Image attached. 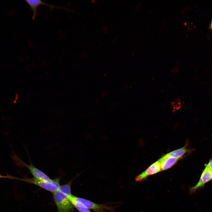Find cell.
I'll return each mask as SVG.
<instances>
[{"mask_svg":"<svg viewBox=\"0 0 212 212\" xmlns=\"http://www.w3.org/2000/svg\"><path fill=\"white\" fill-rule=\"evenodd\" d=\"M73 179L60 186L57 190L53 193L58 212H73L74 211V207L69 198L72 194L71 186Z\"/></svg>","mask_w":212,"mask_h":212,"instance_id":"1","label":"cell"},{"mask_svg":"<svg viewBox=\"0 0 212 212\" xmlns=\"http://www.w3.org/2000/svg\"><path fill=\"white\" fill-rule=\"evenodd\" d=\"M61 177L46 180L34 178H19V180L32 184L38 186L52 193L57 190L60 187V181Z\"/></svg>","mask_w":212,"mask_h":212,"instance_id":"2","label":"cell"},{"mask_svg":"<svg viewBox=\"0 0 212 212\" xmlns=\"http://www.w3.org/2000/svg\"><path fill=\"white\" fill-rule=\"evenodd\" d=\"M69 198L72 203H77L95 212H113L114 210V207L108 206L106 204H98L72 194L69 196Z\"/></svg>","mask_w":212,"mask_h":212,"instance_id":"3","label":"cell"},{"mask_svg":"<svg viewBox=\"0 0 212 212\" xmlns=\"http://www.w3.org/2000/svg\"><path fill=\"white\" fill-rule=\"evenodd\" d=\"M12 158L17 165L26 168L31 173L34 178L41 180H49L51 179L49 176L43 172L36 168L32 163L28 165L22 161L15 153L12 155Z\"/></svg>","mask_w":212,"mask_h":212,"instance_id":"4","label":"cell"},{"mask_svg":"<svg viewBox=\"0 0 212 212\" xmlns=\"http://www.w3.org/2000/svg\"><path fill=\"white\" fill-rule=\"evenodd\" d=\"M26 2L29 6L30 9L33 11V14L32 18L33 20H35L37 16V9L38 7L41 5H44L48 6L50 10H53L54 9H62L66 11H70L65 6H55L49 4L44 2L41 0H25Z\"/></svg>","mask_w":212,"mask_h":212,"instance_id":"5","label":"cell"},{"mask_svg":"<svg viewBox=\"0 0 212 212\" xmlns=\"http://www.w3.org/2000/svg\"><path fill=\"white\" fill-rule=\"evenodd\" d=\"M212 180V170L208 168L205 167L203 170L198 182L194 186L190 189L189 193L191 194L197 190L202 188L205 184Z\"/></svg>","mask_w":212,"mask_h":212,"instance_id":"6","label":"cell"},{"mask_svg":"<svg viewBox=\"0 0 212 212\" xmlns=\"http://www.w3.org/2000/svg\"><path fill=\"white\" fill-rule=\"evenodd\" d=\"M161 171L160 164L158 160L151 165L145 171L138 175L135 178L137 182H141L146 180L149 175L156 174Z\"/></svg>","mask_w":212,"mask_h":212,"instance_id":"7","label":"cell"},{"mask_svg":"<svg viewBox=\"0 0 212 212\" xmlns=\"http://www.w3.org/2000/svg\"><path fill=\"white\" fill-rule=\"evenodd\" d=\"M180 159L169 156L166 154L158 160L160 164L161 171L170 168L175 165Z\"/></svg>","mask_w":212,"mask_h":212,"instance_id":"8","label":"cell"},{"mask_svg":"<svg viewBox=\"0 0 212 212\" xmlns=\"http://www.w3.org/2000/svg\"><path fill=\"white\" fill-rule=\"evenodd\" d=\"M187 148V144H186L183 147L170 152L166 154L171 157L180 159L186 153H191L192 151L193 150H189Z\"/></svg>","mask_w":212,"mask_h":212,"instance_id":"9","label":"cell"},{"mask_svg":"<svg viewBox=\"0 0 212 212\" xmlns=\"http://www.w3.org/2000/svg\"><path fill=\"white\" fill-rule=\"evenodd\" d=\"M72 203L80 212H91L88 208L85 207L77 203L73 202Z\"/></svg>","mask_w":212,"mask_h":212,"instance_id":"10","label":"cell"},{"mask_svg":"<svg viewBox=\"0 0 212 212\" xmlns=\"http://www.w3.org/2000/svg\"><path fill=\"white\" fill-rule=\"evenodd\" d=\"M204 166L205 167H206L212 170V157L209 160L208 163L205 164Z\"/></svg>","mask_w":212,"mask_h":212,"instance_id":"11","label":"cell"},{"mask_svg":"<svg viewBox=\"0 0 212 212\" xmlns=\"http://www.w3.org/2000/svg\"><path fill=\"white\" fill-rule=\"evenodd\" d=\"M6 178L17 180V178L9 175H3L0 174V178Z\"/></svg>","mask_w":212,"mask_h":212,"instance_id":"12","label":"cell"},{"mask_svg":"<svg viewBox=\"0 0 212 212\" xmlns=\"http://www.w3.org/2000/svg\"><path fill=\"white\" fill-rule=\"evenodd\" d=\"M209 28L210 29L212 30V19L211 20Z\"/></svg>","mask_w":212,"mask_h":212,"instance_id":"13","label":"cell"}]
</instances>
